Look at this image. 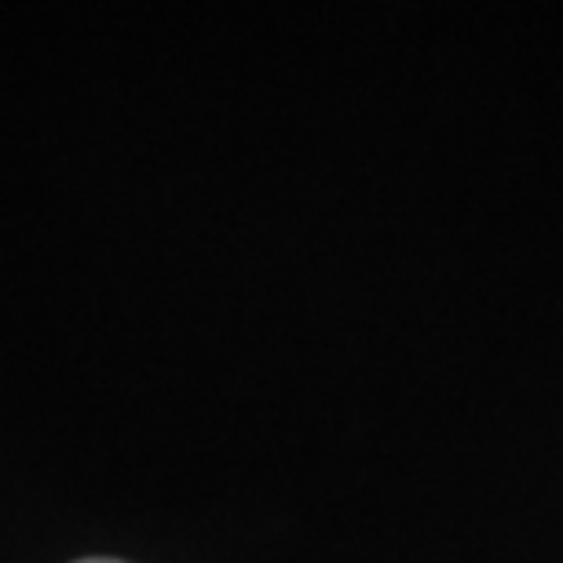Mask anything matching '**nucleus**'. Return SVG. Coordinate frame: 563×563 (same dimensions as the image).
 I'll return each mask as SVG.
<instances>
[{
	"label": "nucleus",
	"mask_w": 563,
	"mask_h": 563,
	"mask_svg": "<svg viewBox=\"0 0 563 563\" xmlns=\"http://www.w3.org/2000/svg\"><path fill=\"white\" fill-rule=\"evenodd\" d=\"M85 563H118V560H85Z\"/></svg>",
	"instance_id": "obj_1"
}]
</instances>
